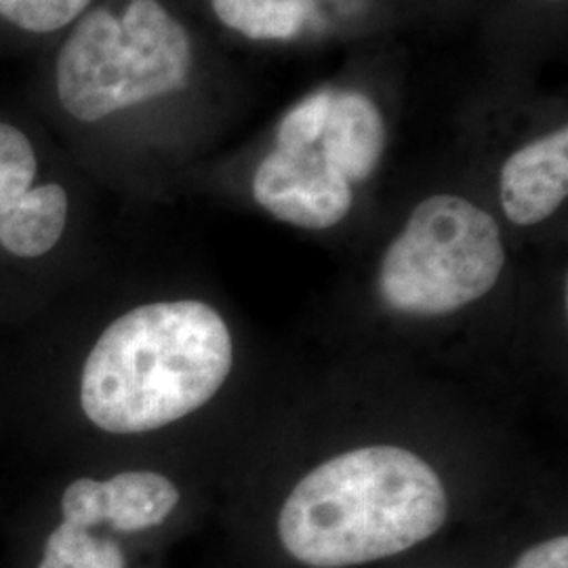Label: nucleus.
Returning a JSON list of instances; mask_svg holds the SVG:
<instances>
[{
  "label": "nucleus",
  "mask_w": 568,
  "mask_h": 568,
  "mask_svg": "<svg viewBox=\"0 0 568 568\" xmlns=\"http://www.w3.org/2000/svg\"><path fill=\"white\" fill-rule=\"evenodd\" d=\"M447 518V488L426 459L368 445L310 469L286 495L276 532L304 567L352 568L417 548Z\"/></svg>",
  "instance_id": "nucleus-1"
},
{
  "label": "nucleus",
  "mask_w": 568,
  "mask_h": 568,
  "mask_svg": "<svg viewBox=\"0 0 568 568\" xmlns=\"http://www.w3.org/2000/svg\"><path fill=\"white\" fill-rule=\"evenodd\" d=\"M232 365V335L215 307L194 300L140 305L89 352L82 410L108 434H145L206 405Z\"/></svg>",
  "instance_id": "nucleus-2"
},
{
  "label": "nucleus",
  "mask_w": 568,
  "mask_h": 568,
  "mask_svg": "<svg viewBox=\"0 0 568 568\" xmlns=\"http://www.w3.org/2000/svg\"><path fill=\"white\" fill-rule=\"evenodd\" d=\"M192 41L159 0H131L122 16H82L61 47L55 82L63 110L98 122L126 108L183 91Z\"/></svg>",
  "instance_id": "nucleus-3"
},
{
  "label": "nucleus",
  "mask_w": 568,
  "mask_h": 568,
  "mask_svg": "<svg viewBox=\"0 0 568 568\" xmlns=\"http://www.w3.org/2000/svg\"><path fill=\"white\" fill-rule=\"evenodd\" d=\"M506 267L499 224L478 204L434 194L389 243L377 274L382 302L406 316H448L488 295Z\"/></svg>",
  "instance_id": "nucleus-4"
},
{
  "label": "nucleus",
  "mask_w": 568,
  "mask_h": 568,
  "mask_svg": "<svg viewBox=\"0 0 568 568\" xmlns=\"http://www.w3.org/2000/svg\"><path fill=\"white\" fill-rule=\"evenodd\" d=\"M253 199L272 217L304 230L342 224L354 204V187L328 163L318 142L278 148L253 175Z\"/></svg>",
  "instance_id": "nucleus-5"
},
{
  "label": "nucleus",
  "mask_w": 568,
  "mask_h": 568,
  "mask_svg": "<svg viewBox=\"0 0 568 568\" xmlns=\"http://www.w3.org/2000/svg\"><path fill=\"white\" fill-rule=\"evenodd\" d=\"M180 499V488L159 471H122L110 480L79 478L61 495V520L133 535L161 527Z\"/></svg>",
  "instance_id": "nucleus-6"
},
{
  "label": "nucleus",
  "mask_w": 568,
  "mask_h": 568,
  "mask_svg": "<svg viewBox=\"0 0 568 568\" xmlns=\"http://www.w3.org/2000/svg\"><path fill=\"white\" fill-rule=\"evenodd\" d=\"M568 194V129L541 135L509 156L499 180L501 209L511 224L549 220Z\"/></svg>",
  "instance_id": "nucleus-7"
},
{
  "label": "nucleus",
  "mask_w": 568,
  "mask_h": 568,
  "mask_svg": "<svg viewBox=\"0 0 568 568\" xmlns=\"http://www.w3.org/2000/svg\"><path fill=\"white\" fill-rule=\"evenodd\" d=\"M386 121L371 98L352 89L331 93L318 145L347 182L354 185L368 180L386 152Z\"/></svg>",
  "instance_id": "nucleus-8"
},
{
  "label": "nucleus",
  "mask_w": 568,
  "mask_h": 568,
  "mask_svg": "<svg viewBox=\"0 0 568 568\" xmlns=\"http://www.w3.org/2000/svg\"><path fill=\"white\" fill-rule=\"evenodd\" d=\"M68 224V194L60 183L30 187L0 217V246L11 255L34 260L60 243Z\"/></svg>",
  "instance_id": "nucleus-9"
},
{
  "label": "nucleus",
  "mask_w": 568,
  "mask_h": 568,
  "mask_svg": "<svg viewBox=\"0 0 568 568\" xmlns=\"http://www.w3.org/2000/svg\"><path fill=\"white\" fill-rule=\"evenodd\" d=\"M211 7L224 26L253 41L293 39L314 13V0H211Z\"/></svg>",
  "instance_id": "nucleus-10"
},
{
  "label": "nucleus",
  "mask_w": 568,
  "mask_h": 568,
  "mask_svg": "<svg viewBox=\"0 0 568 568\" xmlns=\"http://www.w3.org/2000/svg\"><path fill=\"white\" fill-rule=\"evenodd\" d=\"M34 568H126L121 544L98 528H84L61 520L42 546Z\"/></svg>",
  "instance_id": "nucleus-11"
},
{
  "label": "nucleus",
  "mask_w": 568,
  "mask_h": 568,
  "mask_svg": "<svg viewBox=\"0 0 568 568\" xmlns=\"http://www.w3.org/2000/svg\"><path fill=\"white\" fill-rule=\"evenodd\" d=\"M37 154L26 133L0 122V217L37 180Z\"/></svg>",
  "instance_id": "nucleus-12"
},
{
  "label": "nucleus",
  "mask_w": 568,
  "mask_h": 568,
  "mask_svg": "<svg viewBox=\"0 0 568 568\" xmlns=\"http://www.w3.org/2000/svg\"><path fill=\"white\" fill-rule=\"evenodd\" d=\"M93 0H0V18L26 32L47 34L81 18Z\"/></svg>",
  "instance_id": "nucleus-13"
},
{
  "label": "nucleus",
  "mask_w": 568,
  "mask_h": 568,
  "mask_svg": "<svg viewBox=\"0 0 568 568\" xmlns=\"http://www.w3.org/2000/svg\"><path fill=\"white\" fill-rule=\"evenodd\" d=\"M333 89H323L295 103L276 129L278 148H302L318 142L325 129Z\"/></svg>",
  "instance_id": "nucleus-14"
},
{
  "label": "nucleus",
  "mask_w": 568,
  "mask_h": 568,
  "mask_svg": "<svg viewBox=\"0 0 568 568\" xmlns=\"http://www.w3.org/2000/svg\"><path fill=\"white\" fill-rule=\"evenodd\" d=\"M511 568H568V537L556 535L525 549Z\"/></svg>",
  "instance_id": "nucleus-15"
}]
</instances>
